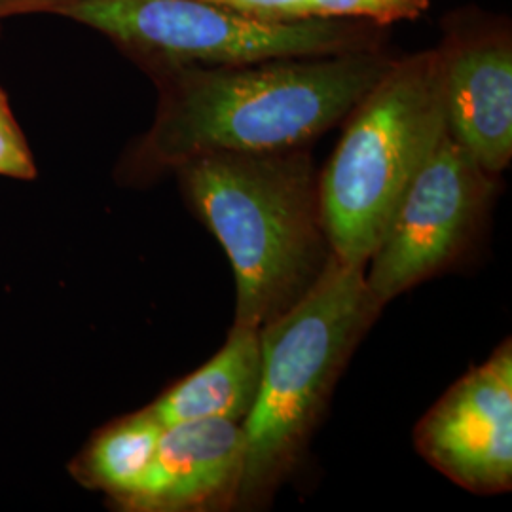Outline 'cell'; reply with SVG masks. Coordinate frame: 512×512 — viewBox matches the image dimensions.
Here are the masks:
<instances>
[{
	"instance_id": "obj_6",
	"label": "cell",
	"mask_w": 512,
	"mask_h": 512,
	"mask_svg": "<svg viewBox=\"0 0 512 512\" xmlns=\"http://www.w3.org/2000/svg\"><path fill=\"white\" fill-rule=\"evenodd\" d=\"M486 173L448 129L421 165L368 258L366 287L385 306L444 272L471 245L494 198Z\"/></svg>"
},
{
	"instance_id": "obj_4",
	"label": "cell",
	"mask_w": 512,
	"mask_h": 512,
	"mask_svg": "<svg viewBox=\"0 0 512 512\" xmlns=\"http://www.w3.org/2000/svg\"><path fill=\"white\" fill-rule=\"evenodd\" d=\"M319 198L334 255L365 266L406 188L446 133L442 50L401 59L346 118Z\"/></svg>"
},
{
	"instance_id": "obj_9",
	"label": "cell",
	"mask_w": 512,
	"mask_h": 512,
	"mask_svg": "<svg viewBox=\"0 0 512 512\" xmlns=\"http://www.w3.org/2000/svg\"><path fill=\"white\" fill-rule=\"evenodd\" d=\"M442 50V103L450 137L490 175L512 158V44L507 31H484Z\"/></svg>"
},
{
	"instance_id": "obj_3",
	"label": "cell",
	"mask_w": 512,
	"mask_h": 512,
	"mask_svg": "<svg viewBox=\"0 0 512 512\" xmlns=\"http://www.w3.org/2000/svg\"><path fill=\"white\" fill-rule=\"evenodd\" d=\"M382 311L366 287L365 266L336 256L310 293L258 330L262 372L241 423L236 509L266 505L298 467L353 351Z\"/></svg>"
},
{
	"instance_id": "obj_14",
	"label": "cell",
	"mask_w": 512,
	"mask_h": 512,
	"mask_svg": "<svg viewBox=\"0 0 512 512\" xmlns=\"http://www.w3.org/2000/svg\"><path fill=\"white\" fill-rule=\"evenodd\" d=\"M71 2L74 0H0V19L44 12L59 16L61 10Z\"/></svg>"
},
{
	"instance_id": "obj_11",
	"label": "cell",
	"mask_w": 512,
	"mask_h": 512,
	"mask_svg": "<svg viewBox=\"0 0 512 512\" xmlns=\"http://www.w3.org/2000/svg\"><path fill=\"white\" fill-rule=\"evenodd\" d=\"M164 429L148 406L110 421L71 461V476L84 488L103 492L110 505H116L147 473Z\"/></svg>"
},
{
	"instance_id": "obj_10",
	"label": "cell",
	"mask_w": 512,
	"mask_h": 512,
	"mask_svg": "<svg viewBox=\"0 0 512 512\" xmlns=\"http://www.w3.org/2000/svg\"><path fill=\"white\" fill-rule=\"evenodd\" d=\"M260 372L258 330L232 325L226 344L211 361L167 387L148 408L164 427L196 420L243 423L255 404Z\"/></svg>"
},
{
	"instance_id": "obj_13",
	"label": "cell",
	"mask_w": 512,
	"mask_h": 512,
	"mask_svg": "<svg viewBox=\"0 0 512 512\" xmlns=\"http://www.w3.org/2000/svg\"><path fill=\"white\" fill-rule=\"evenodd\" d=\"M37 165L18 120L10 109L6 93L0 88V177L31 181Z\"/></svg>"
},
{
	"instance_id": "obj_5",
	"label": "cell",
	"mask_w": 512,
	"mask_h": 512,
	"mask_svg": "<svg viewBox=\"0 0 512 512\" xmlns=\"http://www.w3.org/2000/svg\"><path fill=\"white\" fill-rule=\"evenodd\" d=\"M59 16L110 38L150 76L374 50L384 27L357 18H258L211 0H74Z\"/></svg>"
},
{
	"instance_id": "obj_12",
	"label": "cell",
	"mask_w": 512,
	"mask_h": 512,
	"mask_svg": "<svg viewBox=\"0 0 512 512\" xmlns=\"http://www.w3.org/2000/svg\"><path fill=\"white\" fill-rule=\"evenodd\" d=\"M258 18H357L380 25L414 19L429 0H211Z\"/></svg>"
},
{
	"instance_id": "obj_8",
	"label": "cell",
	"mask_w": 512,
	"mask_h": 512,
	"mask_svg": "<svg viewBox=\"0 0 512 512\" xmlns=\"http://www.w3.org/2000/svg\"><path fill=\"white\" fill-rule=\"evenodd\" d=\"M243 425L230 420L167 425L141 482L114 509L124 512H222L238 505Z\"/></svg>"
},
{
	"instance_id": "obj_1",
	"label": "cell",
	"mask_w": 512,
	"mask_h": 512,
	"mask_svg": "<svg viewBox=\"0 0 512 512\" xmlns=\"http://www.w3.org/2000/svg\"><path fill=\"white\" fill-rule=\"evenodd\" d=\"M393 63L374 48L154 74L158 109L129 175L150 179L213 152L308 147L344 122Z\"/></svg>"
},
{
	"instance_id": "obj_2",
	"label": "cell",
	"mask_w": 512,
	"mask_h": 512,
	"mask_svg": "<svg viewBox=\"0 0 512 512\" xmlns=\"http://www.w3.org/2000/svg\"><path fill=\"white\" fill-rule=\"evenodd\" d=\"M173 173L186 207L228 255L234 325L260 330L291 310L336 258L308 147L213 152Z\"/></svg>"
},
{
	"instance_id": "obj_7",
	"label": "cell",
	"mask_w": 512,
	"mask_h": 512,
	"mask_svg": "<svg viewBox=\"0 0 512 512\" xmlns=\"http://www.w3.org/2000/svg\"><path fill=\"white\" fill-rule=\"evenodd\" d=\"M421 458L473 494L512 486V342L459 378L416 425Z\"/></svg>"
}]
</instances>
